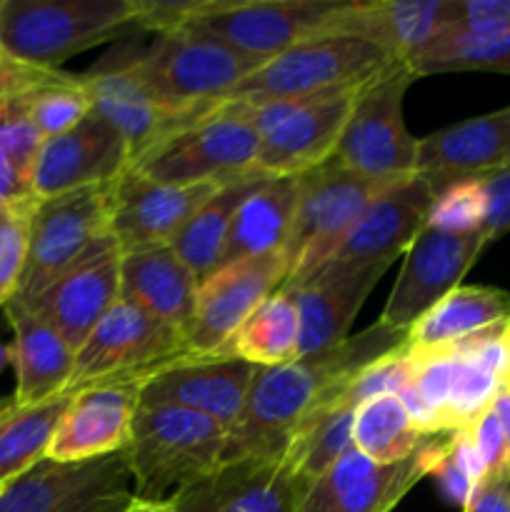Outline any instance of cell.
<instances>
[{"label": "cell", "instance_id": "cell-1", "mask_svg": "<svg viewBox=\"0 0 510 512\" xmlns=\"http://www.w3.org/2000/svg\"><path fill=\"white\" fill-rule=\"evenodd\" d=\"M405 330L375 323L323 353L255 370L243 410L228 430L223 460L283 458L295 430L323 405L335 403L363 368L405 345Z\"/></svg>", "mask_w": 510, "mask_h": 512}, {"label": "cell", "instance_id": "cell-2", "mask_svg": "<svg viewBox=\"0 0 510 512\" xmlns=\"http://www.w3.org/2000/svg\"><path fill=\"white\" fill-rule=\"evenodd\" d=\"M123 55L145 90L183 115L215 108L263 65L193 25L155 33L153 43Z\"/></svg>", "mask_w": 510, "mask_h": 512}, {"label": "cell", "instance_id": "cell-3", "mask_svg": "<svg viewBox=\"0 0 510 512\" xmlns=\"http://www.w3.org/2000/svg\"><path fill=\"white\" fill-rule=\"evenodd\" d=\"M138 28L135 0H0V53L40 70Z\"/></svg>", "mask_w": 510, "mask_h": 512}, {"label": "cell", "instance_id": "cell-4", "mask_svg": "<svg viewBox=\"0 0 510 512\" xmlns=\"http://www.w3.org/2000/svg\"><path fill=\"white\" fill-rule=\"evenodd\" d=\"M228 430L175 405H138L125 448L135 498L165 500L213 473L223 460Z\"/></svg>", "mask_w": 510, "mask_h": 512}, {"label": "cell", "instance_id": "cell-5", "mask_svg": "<svg viewBox=\"0 0 510 512\" xmlns=\"http://www.w3.org/2000/svg\"><path fill=\"white\" fill-rule=\"evenodd\" d=\"M258 143L253 108L223 100L158 140L130 168L158 183L223 185L255 168Z\"/></svg>", "mask_w": 510, "mask_h": 512}, {"label": "cell", "instance_id": "cell-6", "mask_svg": "<svg viewBox=\"0 0 510 512\" xmlns=\"http://www.w3.org/2000/svg\"><path fill=\"white\" fill-rule=\"evenodd\" d=\"M393 60L375 45L353 35L320 33L290 45L253 70L225 100L265 105L298 100L330 90L360 88Z\"/></svg>", "mask_w": 510, "mask_h": 512}, {"label": "cell", "instance_id": "cell-7", "mask_svg": "<svg viewBox=\"0 0 510 512\" xmlns=\"http://www.w3.org/2000/svg\"><path fill=\"white\" fill-rule=\"evenodd\" d=\"M415 80L418 75L400 60L368 80L355 95L333 158L353 173L380 183H395L418 173V140L408 133L403 118L405 93Z\"/></svg>", "mask_w": 510, "mask_h": 512}, {"label": "cell", "instance_id": "cell-8", "mask_svg": "<svg viewBox=\"0 0 510 512\" xmlns=\"http://www.w3.org/2000/svg\"><path fill=\"white\" fill-rule=\"evenodd\" d=\"M388 185L393 183L363 178L335 158L300 175L298 208L283 248L290 270L285 283L313 275L335 253L370 200Z\"/></svg>", "mask_w": 510, "mask_h": 512}, {"label": "cell", "instance_id": "cell-9", "mask_svg": "<svg viewBox=\"0 0 510 512\" xmlns=\"http://www.w3.org/2000/svg\"><path fill=\"white\" fill-rule=\"evenodd\" d=\"M110 183L35 203L25 273L15 300H30L110 240Z\"/></svg>", "mask_w": 510, "mask_h": 512}, {"label": "cell", "instance_id": "cell-10", "mask_svg": "<svg viewBox=\"0 0 510 512\" xmlns=\"http://www.w3.org/2000/svg\"><path fill=\"white\" fill-rule=\"evenodd\" d=\"M360 88L255 105V168L268 175H303L333 158Z\"/></svg>", "mask_w": 510, "mask_h": 512}, {"label": "cell", "instance_id": "cell-11", "mask_svg": "<svg viewBox=\"0 0 510 512\" xmlns=\"http://www.w3.org/2000/svg\"><path fill=\"white\" fill-rule=\"evenodd\" d=\"M133 498L125 450L83 463L43 458L0 488V512H125Z\"/></svg>", "mask_w": 510, "mask_h": 512}, {"label": "cell", "instance_id": "cell-12", "mask_svg": "<svg viewBox=\"0 0 510 512\" xmlns=\"http://www.w3.org/2000/svg\"><path fill=\"white\" fill-rule=\"evenodd\" d=\"M410 353L415 358L413 375L398 398L423 435H450L473 428L503 390L483 365L453 348Z\"/></svg>", "mask_w": 510, "mask_h": 512}, {"label": "cell", "instance_id": "cell-13", "mask_svg": "<svg viewBox=\"0 0 510 512\" xmlns=\"http://www.w3.org/2000/svg\"><path fill=\"white\" fill-rule=\"evenodd\" d=\"M180 355H188L180 330L118 300L75 353L68 393L105 380H143Z\"/></svg>", "mask_w": 510, "mask_h": 512}, {"label": "cell", "instance_id": "cell-14", "mask_svg": "<svg viewBox=\"0 0 510 512\" xmlns=\"http://www.w3.org/2000/svg\"><path fill=\"white\" fill-rule=\"evenodd\" d=\"M345 0H198L185 25L205 30L238 53L270 60L328 30Z\"/></svg>", "mask_w": 510, "mask_h": 512}, {"label": "cell", "instance_id": "cell-15", "mask_svg": "<svg viewBox=\"0 0 510 512\" xmlns=\"http://www.w3.org/2000/svg\"><path fill=\"white\" fill-rule=\"evenodd\" d=\"M283 253L258 255L220 268L203 280L193 318L183 330L188 355H228L235 333L268 295L288 280Z\"/></svg>", "mask_w": 510, "mask_h": 512}, {"label": "cell", "instance_id": "cell-16", "mask_svg": "<svg viewBox=\"0 0 510 512\" xmlns=\"http://www.w3.org/2000/svg\"><path fill=\"white\" fill-rule=\"evenodd\" d=\"M433 435L410 458L375 465L350 448L325 470L300 500L298 512H390L425 478L433 475L448 438Z\"/></svg>", "mask_w": 510, "mask_h": 512}, {"label": "cell", "instance_id": "cell-17", "mask_svg": "<svg viewBox=\"0 0 510 512\" xmlns=\"http://www.w3.org/2000/svg\"><path fill=\"white\" fill-rule=\"evenodd\" d=\"M483 250L480 233L460 235L425 225L405 253L378 323L408 333L445 295L460 288V280Z\"/></svg>", "mask_w": 510, "mask_h": 512}, {"label": "cell", "instance_id": "cell-18", "mask_svg": "<svg viewBox=\"0 0 510 512\" xmlns=\"http://www.w3.org/2000/svg\"><path fill=\"white\" fill-rule=\"evenodd\" d=\"M258 365L235 355H180L138 383L140 405H175L233 428Z\"/></svg>", "mask_w": 510, "mask_h": 512}, {"label": "cell", "instance_id": "cell-19", "mask_svg": "<svg viewBox=\"0 0 510 512\" xmlns=\"http://www.w3.org/2000/svg\"><path fill=\"white\" fill-rule=\"evenodd\" d=\"M433 200L435 195L428 180L418 173L388 185L370 200L335 253L320 268L393 265L398 255L408 253L425 228Z\"/></svg>", "mask_w": 510, "mask_h": 512}, {"label": "cell", "instance_id": "cell-20", "mask_svg": "<svg viewBox=\"0 0 510 512\" xmlns=\"http://www.w3.org/2000/svg\"><path fill=\"white\" fill-rule=\"evenodd\" d=\"M218 185H170L135 168L110 183V235L120 250L170 245Z\"/></svg>", "mask_w": 510, "mask_h": 512}, {"label": "cell", "instance_id": "cell-21", "mask_svg": "<svg viewBox=\"0 0 510 512\" xmlns=\"http://www.w3.org/2000/svg\"><path fill=\"white\" fill-rule=\"evenodd\" d=\"M130 168V148L123 135L90 110L68 133L40 145L33 168L38 200L90 185H108Z\"/></svg>", "mask_w": 510, "mask_h": 512}, {"label": "cell", "instance_id": "cell-22", "mask_svg": "<svg viewBox=\"0 0 510 512\" xmlns=\"http://www.w3.org/2000/svg\"><path fill=\"white\" fill-rule=\"evenodd\" d=\"M305 488L285 458L220 463L173 495L175 512H298Z\"/></svg>", "mask_w": 510, "mask_h": 512}, {"label": "cell", "instance_id": "cell-23", "mask_svg": "<svg viewBox=\"0 0 510 512\" xmlns=\"http://www.w3.org/2000/svg\"><path fill=\"white\" fill-rule=\"evenodd\" d=\"M120 300V248L113 238L60 275L43 293L20 300L58 330L78 353L103 315Z\"/></svg>", "mask_w": 510, "mask_h": 512}, {"label": "cell", "instance_id": "cell-24", "mask_svg": "<svg viewBox=\"0 0 510 512\" xmlns=\"http://www.w3.org/2000/svg\"><path fill=\"white\" fill-rule=\"evenodd\" d=\"M140 380H105L73 390L45 458L83 463L128 448L138 413Z\"/></svg>", "mask_w": 510, "mask_h": 512}, {"label": "cell", "instance_id": "cell-25", "mask_svg": "<svg viewBox=\"0 0 510 512\" xmlns=\"http://www.w3.org/2000/svg\"><path fill=\"white\" fill-rule=\"evenodd\" d=\"M510 165V105L418 140V175L433 195L463 180H483Z\"/></svg>", "mask_w": 510, "mask_h": 512}, {"label": "cell", "instance_id": "cell-26", "mask_svg": "<svg viewBox=\"0 0 510 512\" xmlns=\"http://www.w3.org/2000/svg\"><path fill=\"white\" fill-rule=\"evenodd\" d=\"M85 85H88L93 113L108 120L115 130L125 138L130 148V163L153 148L158 140L178 130L180 125L190 123L198 115L208 113H173L160 105L145 85L135 78L123 53H115L98 63L95 68L85 70Z\"/></svg>", "mask_w": 510, "mask_h": 512}, {"label": "cell", "instance_id": "cell-27", "mask_svg": "<svg viewBox=\"0 0 510 512\" xmlns=\"http://www.w3.org/2000/svg\"><path fill=\"white\" fill-rule=\"evenodd\" d=\"M390 265L315 270L298 283H285L300 313V358L323 353L348 340L350 325Z\"/></svg>", "mask_w": 510, "mask_h": 512}, {"label": "cell", "instance_id": "cell-28", "mask_svg": "<svg viewBox=\"0 0 510 512\" xmlns=\"http://www.w3.org/2000/svg\"><path fill=\"white\" fill-rule=\"evenodd\" d=\"M445 0H345L325 33L353 35L408 63L443 28Z\"/></svg>", "mask_w": 510, "mask_h": 512}, {"label": "cell", "instance_id": "cell-29", "mask_svg": "<svg viewBox=\"0 0 510 512\" xmlns=\"http://www.w3.org/2000/svg\"><path fill=\"white\" fill-rule=\"evenodd\" d=\"M198 278L173 245L120 250V300L183 333L198 298Z\"/></svg>", "mask_w": 510, "mask_h": 512}, {"label": "cell", "instance_id": "cell-30", "mask_svg": "<svg viewBox=\"0 0 510 512\" xmlns=\"http://www.w3.org/2000/svg\"><path fill=\"white\" fill-rule=\"evenodd\" d=\"M13 328L10 365L15 370V403H40L68 393L75 370V350L20 300L5 305Z\"/></svg>", "mask_w": 510, "mask_h": 512}, {"label": "cell", "instance_id": "cell-31", "mask_svg": "<svg viewBox=\"0 0 510 512\" xmlns=\"http://www.w3.org/2000/svg\"><path fill=\"white\" fill-rule=\"evenodd\" d=\"M298 195L300 175H265L263 183L235 213L218 270L258 255L283 253L298 208Z\"/></svg>", "mask_w": 510, "mask_h": 512}, {"label": "cell", "instance_id": "cell-32", "mask_svg": "<svg viewBox=\"0 0 510 512\" xmlns=\"http://www.w3.org/2000/svg\"><path fill=\"white\" fill-rule=\"evenodd\" d=\"M510 320V293L488 285H460L408 330L410 350H438L495 323Z\"/></svg>", "mask_w": 510, "mask_h": 512}, {"label": "cell", "instance_id": "cell-33", "mask_svg": "<svg viewBox=\"0 0 510 512\" xmlns=\"http://www.w3.org/2000/svg\"><path fill=\"white\" fill-rule=\"evenodd\" d=\"M265 175L268 173H260L258 168H253L238 178L228 180V183L218 185V190L195 210L188 225L170 243L175 253L183 258V263L193 270L198 283L208 280L218 270L235 213H238L240 203L263 183Z\"/></svg>", "mask_w": 510, "mask_h": 512}, {"label": "cell", "instance_id": "cell-34", "mask_svg": "<svg viewBox=\"0 0 510 512\" xmlns=\"http://www.w3.org/2000/svg\"><path fill=\"white\" fill-rule=\"evenodd\" d=\"M73 393H60L40 403L0 405V488L28 473L48 455L60 420Z\"/></svg>", "mask_w": 510, "mask_h": 512}, {"label": "cell", "instance_id": "cell-35", "mask_svg": "<svg viewBox=\"0 0 510 512\" xmlns=\"http://www.w3.org/2000/svg\"><path fill=\"white\" fill-rule=\"evenodd\" d=\"M228 355L258 368H275L300 358V313L288 285H280L255 308L235 333Z\"/></svg>", "mask_w": 510, "mask_h": 512}, {"label": "cell", "instance_id": "cell-36", "mask_svg": "<svg viewBox=\"0 0 510 512\" xmlns=\"http://www.w3.org/2000/svg\"><path fill=\"white\" fill-rule=\"evenodd\" d=\"M353 413L355 408L335 400L315 410L290 438L283 458L305 490L353 448Z\"/></svg>", "mask_w": 510, "mask_h": 512}, {"label": "cell", "instance_id": "cell-37", "mask_svg": "<svg viewBox=\"0 0 510 512\" xmlns=\"http://www.w3.org/2000/svg\"><path fill=\"white\" fill-rule=\"evenodd\" d=\"M418 78L433 73H463L488 70L510 75V30L503 33H470V30L440 28L423 50L408 60Z\"/></svg>", "mask_w": 510, "mask_h": 512}, {"label": "cell", "instance_id": "cell-38", "mask_svg": "<svg viewBox=\"0 0 510 512\" xmlns=\"http://www.w3.org/2000/svg\"><path fill=\"white\" fill-rule=\"evenodd\" d=\"M433 435L415 428L398 395L368 398L353 413V448L370 463L390 465L410 458Z\"/></svg>", "mask_w": 510, "mask_h": 512}, {"label": "cell", "instance_id": "cell-39", "mask_svg": "<svg viewBox=\"0 0 510 512\" xmlns=\"http://www.w3.org/2000/svg\"><path fill=\"white\" fill-rule=\"evenodd\" d=\"M88 85L80 73L48 70L28 93V113L40 140L58 138L90 115Z\"/></svg>", "mask_w": 510, "mask_h": 512}, {"label": "cell", "instance_id": "cell-40", "mask_svg": "<svg viewBox=\"0 0 510 512\" xmlns=\"http://www.w3.org/2000/svg\"><path fill=\"white\" fill-rule=\"evenodd\" d=\"M35 203L38 198L0 205V308H5L20 290Z\"/></svg>", "mask_w": 510, "mask_h": 512}, {"label": "cell", "instance_id": "cell-41", "mask_svg": "<svg viewBox=\"0 0 510 512\" xmlns=\"http://www.w3.org/2000/svg\"><path fill=\"white\" fill-rule=\"evenodd\" d=\"M433 475L438 478L440 490H443L450 503H468L475 485L488 475L468 430L448 435V443H445V450L440 455L438 465H435Z\"/></svg>", "mask_w": 510, "mask_h": 512}, {"label": "cell", "instance_id": "cell-42", "mask_svg": "<svg viewBox=\"0 0 510 512\" xmlns=\"http://www.w3.org/2000/svg\"><path fill=\"white\" fill-rule=\"evenodd\" d=\"M415 358L408 345H400L393 353L383 355L380 360L370 363L368 368L360 370L353 380L343 388V393L335 400L358 408L363 400L378 398V395H400L410 383Z\"/></svg>", "mask_w": 510, "mask_h": 512}, {"label": "cell", "instance_id": "cell-43", "mask_svg": "<svg viewBox=\"0 0 510 512\" xmlns=\"http://www.w3.org/2000/svg\"><path fill=\"white\" fill-rule=\"evenodd\" d=\"M485 223L483 180H463L440 190L430 205L428 223L448 233H480Z\"/></svg>", "mask_w": 510, "mask_h": 512}, {"label": "cell", "instance_id": "cell-44", "mask_svg": "<svg viewBox=\"0 0 510 512\" xmlns=\"http://www.w3.org/2000/svg\"><path fill=\"white\" fill-rule=\"evenodd\" d=\"M443 28L503 33L510 30V0H445Z\"/></svg>", "mask_w": 510, "mask_h": 512}, {"label": "cell", "instance_id": "cell-45", "mask_svg": "<svg viewBox=\"0 0 510 512\" xmlns=\"http://www.w3.org/2000/svg\"><path fill=\"white\" fill-rule=\"evenodd\" d=\"M485 190V223L480 230L483 245L488 248L510 230V165L483 178Z\"/></svg>", "mask_w": 510, "mask_h": 512}, {"label": "cell", "instance_id": "cell-46", "mask_svg": "<svg viewBox=\"0 0 510 512\" xmlns=\"http://www.w3.org/2000/svg\"><path fill=\"white\" fill-rule=\"evenodd\" d=\"M468 433L470 438H473L475 448H478L480 453V460H483L488 473H498V470L508 468L510 448L508 440H505L503 425L495 418L493 408L485 410V413L475 420L473 428H468Z\"/></svg>", "mask_w": 510, "mask_h": 512}, {"label": "cell", "instance_id": "cell-47", "mask_svg": "<svg viewBox=\"0 0 510 512\" xmlns=\"http://www.w3.org/2000/svg\"><path fill=\"white\" fill-rule=\"evenodd\" d=\"M463 512H510V485L505 470L485 475L470 493Z\"/></svg>", "mask_w": 510, "mask_h": 512}, {"label": "cell", "instance_id": "cell-48", "mask_svg": "<svg viewBox=\"0 0 510 512\" xmlns=\"http://www.w3.org/2000/svg\"><path fill=\"white\" fill-rule=\"evenodd\" d=\"M493 413L495 418L500 420V425H503V433H505V440H508V448H510V385H505L503 390H500L498 395H495L493 400ZM510 463V460H508Z\"/></svg>", "mask_w": 510, "mask_h": 512}, {"label": "cell", "instance_id": "cell-49", "mask_svg": "<svg viewBox=\"0 0 510 512\" xmlns=\"http://www.w3.org/2000/svg\"><path fill=\"white\" fill-rule=\"evenodd\" d=\"M125 512H175V508H173V500L170 498H165V500L133 498V503L125 508Z\"/></svg>", "mask_w": 510, "mask_h": 512}, {"label": "cell", "instance_id": "cell-50", "mask_svg": "<svg viewBox=\"0 0 510 512\" xmlns=\"http://www.w3.org/2000/svg\"><path fill=\"white\" fill-rule=\"evenodd\" d=\"M8 365H10V345H5L3 340H0V373H3Z\"/></svg>", "mask_w": 510, "mask_h": 512}, {"label": "cell", "instance_id": "cell-51", "mask_svg": "<svg viewBox=\"0 0 510 512\" xmlns=\"http://www.w3.org/2000/svg\"><path fill=\"white\" fill-rule=\"evenodd\" d=\"M505 475H508V485H510V463H508V468H505Z\"/></svg>", "mask_w": 510, "mask_h": 512}]
</instances>
